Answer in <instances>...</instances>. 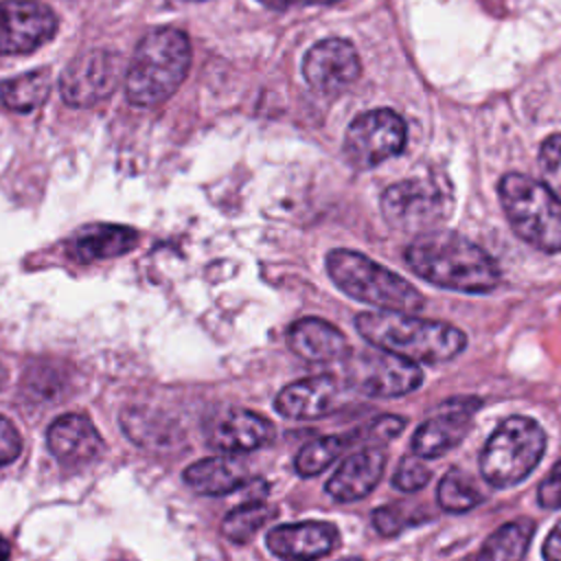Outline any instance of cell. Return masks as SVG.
<instances>
[{"label": "cell", "instance_id": "8fae6325", "mask_svg": "<svg viewBox=\"0 0 561 561\" xmlns=\"http://www.w3.org/2000/svg\"><path fill=\"white\" fill-rule=\"evenodd\" d=\"M57 31V15L37 0L0 2V55H24L46 44Z\"/></svg>", "mask_w": 561, "mask_h": 561}, {"label": "cell", "instance_id": "3957f363", "mask_svg": "<svg viewBox=\"0 0 561 561\" xmlns=\"http://www.w3.org/2000/svg\"><path fill=\"white\" fill-rule=\"evenodd\" d=\"M191 66V42L173 26L147 33L127 66L125 92L129 103L153 107L164 103L184 81Z\"/></svg>", "mask_w": 561, "mask_h": 561}, {"label": "cell", "instance_id": "f35d334b", "mask_svg": "<svg viewBox=\"0 0 561 561\" xmlns=\"http://www.w3.org/2000/svg\"><path fill=\"white\" fill-rule=\"evenodd\" d=\"M458 561H471V557H462V559H458Z\"/></svg>", "mask_w": 561, "mask_h": 561}, {"label": "cell", "instance_id": "277c9868", "mask_svg": "<svg viewBox=\"0 0 561 561\" xmlns=\"http://www.w3.org/2000/svg\"><path fill=\"white\" fill-rule=\"evenodd\" d=\"M329 278L351 298L386 309L412 313L423 309L425 296L392 270L362 252L337 248L327 254Z\"/></svg>", "mask_w": 561, "mask_h": 561}, {"label": "cell", "instance_id": "9c48e42d", "mask_svg": "<svg viewBox=\"0 0 561 561\" xmlns=\"http://www.w3.org/2000/svg\"><path fill=\"white\" fill-rule=\"evenodd\" d=\"M123 79V57L116 50L92 48L77 55L59 77L61 99L72 107H90L107 99Z\"/></svg>", "mask_w": 561, "mask_h": 561}, {"label": "cell", "instance_id": "cb8c5ba5", "mask_svg": "<svg viewBox=\"0 0 561 561\" xmlns=\"http://www.w3.org/2000/svg\"><path fill=\"white\" fill-rule=\"evenodd\" d=\"M351 445H355L351 434H329L305 443L294 458L296 473L302 478L322 473Z\"/></svg>", "mask_w": 561, "mask_h": 561}, {"label": "cell", "instance_id": "4316f807", "mask_svg": "<svg viewBox=\"0 0 561 561\" xmlns=\"http://www.w3.org/2000/svg\"><path fill=\"white\" fill-rule=\"evenodd\" d=\"M432 478L430 467L425 465V458L416 454H408L399 460V467L392 476V486L403 491V493H414L421 491Z\"/></svg>", "mask_w": 561, "mask_h": 561}, {"label": "cell", "instance_id": "603a6c76", "mask_svg": "<svg viewBox=\"0 0 561 561\" xmlns=\"http://www.w3.org/2000/svg\"><path fill=\"white\" fill-rule=\"evenodd\" d=\"M50 92L48 70H31L26 75L0 83V101L13 112H31L39 107Z\"/></svg>", "mask_w": 561, "mask_h": 561}, {"label": "cell", "instance_id": "9a60e30c", "mask_svg": "<svg viewBox=\"0 0 561 561\" xmlns=\"http://www.w3.org/2000/svg\"><path fill=\"white\" fill-rule=\"evenodd\" d=\"M342 399V383L333 375H313L285 386L274 408L285 419L309 421L329 414Z\"/></svg>", "mask_w": 561, "mask_h": 561}, {"label": "cell", "instance_id": "f1b7e54d", "mask_svg": "<svg viewBox=\"0 0 561 561\" xmlns=\"http://www.w3.org/2000/svg\"><path fill=\"white\" fill-rule=\"evenodd\" d=\"M539 167L543 184L561 199V134L548 136L539 147Z\"/></svg>", "mask_w": 561, "mask_h": 561}, {"label": "cell", "instance_id": "ac0fdd59", "mask_svg": "<svg viewBox=\"0 0 561 561\" xmlns=\"http://www.w3.org/2000/svg\"><path fill=\"white\" fill-rule=\"evenodd\" d=\"M287 346L311 364L344 362L351 353L344 333L322 318H300L289 324Z\"/></svg>", "mask_w": 561, "mask_h": 561}, {"label": "cell", "instance_id": "52a82bcc", "mask_svg": "<svg viewBox=\"0 0 561 561\" xmlns=\"http://www.w3.org/2000/svg\"><path fill=\"white\" fill-rule=\"evenodd\" d=\"M451 210V191L440 175L405 178L388 186L381 195L386 221L405 232L434 230Z\"/></svg>", "mask_w": 561, "mask_h": 561}, {"label": "cell", "instance_id": "4dcf8cb0", "mask_svg": "<svg viewBox=\"0 0 561 561\" xmlns=\"http://www.w3.org/2000/svg\"><path fill=\"white\" fill-rule=\"evenodd\" d=\"M537 502L546 511L561 508V460L554 465V469L541 480L537 491Z\"/></svg>", "mask_w": 561, "mask_h": 561}, {"label": "cell", "instance_id": "5b68a950", "mask_svg": "<svg viewBox=\"0 0 561 561\" xmlns=\"http://www.w3.org/2000/svg\"><path fill=\"white\" fill-rule=\"evenodd\" d=\"M497 193L519 239L548 254L561 250V199L543 182L524 173H506Z\"/></svg>", "mask_w": 561, "mask_h": 561}, {"label": "cell", "instance_id": "d4e9b609", "mask_svg": "<svg viewBox=\"0 0 561 561\" xmlns=\"http://www.w3.org/2000/svg\"><path fill=\"white\" fill-rule=\"evenodd\" d=\"M276 515V508L263 500L254 502H243L241 506L232 508L224 522H221V533L226 539L232 543H245L254 537L256 530H261L272 517Z\"/></svg>", "mask_w": 561, "mask_h": 561}, {"label": "cell", "instance_id": "d6a6232c", "mask_svg": "<svg viewBox=\"0 0 561 561\" xmlns=\"http://www.w3.org/2000/svg\"><path fill=\"white\" fill-rule=\"evenodd\" d=\"M543 561H561V522L554 524V528L548 533L543 546H541Z\"/></svg>", "mask_w": 561, "mask_h": 561}, {"label": "cell", "instance_id": "4fadbf2b", "mask_svg": "<svg viewBox=\"0 0 561 561\" xmlns=\"http://www.w3.org/2000/svg\"><path fill=\"white\" fill-rule=\"evenodd\" d=\"M480 408L476 397H456L443 403V408L427 421H423L412 440V454L421 458H438L454 449L469 432L473 412Z\"/></svg>", "mask_w": 561, "mask_h": 561}, {"label": "cell", "instance_id": "8992f818", "mask_svg": "<svg viewBox=\"0 0 561 561\" xmlns=\"http://www.w3.org/2000/svg\"><path fill=\"white\" fill-rule=\"evenodd\" d=\"M546 451V432L522 414L506 416L486 438L480 451V473L497 489H508L526 480Z\"/></svg>", "mask_w": 561, "mask_h": 561}, {"label": "cell", "instance_id": "74e56055", "mask_svg": "<svg viewBox=\"0 0 561 561\" xmlns=\"http://www.w3.org/2000/svg\"><path fill=\"white\" fill-rule=\"evenodd\" d=\"M342 561H362V559H357V557H351V559H342Z\"/></svg>", "mask_w": 561, "mask_h": 561}, {"label": "cell", "instance_id": "d590c367", "mask_svg": "<svg viewBox=\"0 0 561 561\" xmlns=\"http://www.w3.org/2000/svg\"><path fill=\"white\" fill-rule=\"evenodd\" d=\"M7 377H9V375H7V366L0 362V390H2L4 383H7Z\"/></svg>", "mask_w": 561, "mask_h": 561}, {"label": "cell", "instance_id": "484cf974", "mask_svg": "<svg viewBox=\"0 0 561 561\" xmlns=\"http://www.w3.org/2000/svg\"><path fill=\"white\" fill-rule=\"evenodd\" d=\"M436 497H438L440 508L447 513H467L482 502V493L476 486V482L471 480V476L458 467L449 469L440 478Z\"/></svg>", "mask_w": 561, "mask_h": 561}, {"label": "cell", "instance_id": "7a4b0ae2", "mask_svg": "<svg viewBox=\"0 0 561 561\" xmlns=\"http://www.w3.org/2000/svg\"><path fill=\"white\" fill-rule=\"evenodd\" d=\"M355 329L368 344L416 364L449 362L467 346L460 329L403 311H362L355 316Z\"/></svg>", "mask_w": 561, "mask_h": 561}, {"label": "cell", "instance_id": "6da1fadb", "mask_svg": "<svg viewBox=\"0 0 561 561\" xmlns=\"http://www.w3.org/2000/svg\"><path fill=\"white\" fill-rule=\"evenodd\" d=\"M405 263L427 283L454 291L486 294L500 283L493 256L451 230L421 232L405 248Z\"/></svg>", "mask_w": 561, "mask_h": 561}, {"label": "cell", "instance_id": "8d00e7d4", "mask_svg": "<svg viewBox=\"0 0 561 561\" xmlns=\"http://www.w3.org/2000/svg\"><path fill=\"white\" fill-rule=\"evenodd\" d=\"M305 2H311V4H331V2H337V0H305Z\"/></svg>", "mask_w": 561, "mask_h": 561}, {"label": "cell", "instance_id": "e575fe53", "mask_svg": "<svg viewBox=\"0 0 561 561\" xmlns=\"http://www.w3.org/2000/svg\"><path fill=\"white\" fill-rule=\"evenodd\" d=\"M9 554H11V546L4 537H0V561H9Z\"/></svg>", "mask_w": 561, "mask_h": 561}, {"label": "cell", "instance_id": "2e32d148", "mask_svg": "<svg viewBox=\"0 0 561 561\" xmlns=\"http://www.w3.org/2000/svg\"><path fill=\"white\" fill-rule=\"evenodd\" d=\"M274 438V425L270 419L252 410H228L215 419L208 430L210 447L228 454L252 451L267 445Z\"/></svg>", "mask_w": 561, "mask_h": 561}, {"label": "cell", "instance_id": "5bb4252c", "mask_svg": "<svg viewBox=\"0 0 561 561\" xmlns=\"http://www.w3.org/2000/svg\"><path fill=\"white\" fill-rule=\"evenodd\" d=\"M272 554L285 561H316L340 546V533L331 522L280 524L265 537Z\"/></svg>", "mask_w": 561, "mask_h": 561}, {"label": "cell", "instance_id": "ffe728a7", "mask_svg": "<svg viewBox=\"0 0 561 561\" xmlns=\"http://www.w3.org/2000/svg\"><path fill=\"white\" fill-rule=\"evenodd\" d=\"M248 480V465L234 456L202 458L184 471V482L202 495H226L241 489Z\"/></svg>", "mask_w": 561, "mask_h": 561}, {"label": "cell", "instance_id": "7402d4cb", "mask_svg": "<svg viewBox=\"0 0 561 561\" xmlns=\"http://www.w3.org/2000/svg\"><path fill=\"white\" fill-rule=\"evenodd\" d=\"M535 533V522L528 517L506 522L500 526L476 554H469L471 561H522L524 552Z\"/></svg>", "mask_w": 561, "mask_h": 561}, {"label": "cell", "instance_id": "30bf717a", "mask_svg": "<svg viewBox=\"0 0 561 561\" xmlns=\"http://www.w3.org/2000/svg\"><path fill=\"white\" fill-rule=\"evenodd\" d=\"M405 123L392 110H370L353 118L344 136V153L357 169H370L401 153Z\"/></svg>", "mask_w": 561, "mask_h": 561}, {"label": "cell", "instance_id": "836d02e7", "mask_svg": "<svg viewBox=\"0 0 561 561\" xmlns=\"http://www.w3.org/2000/svg\"><path fill=\"white\" fill-rule=\"evenodd\" d=\"M259 2H263V4L270 7V9H285V7H289L294 0H259Z\"/></svg>", "mask_w": 561, "mask_h": 561}, {"label": "cell", "instance_id": "f546056e", "mask_svg": "<svg viewBox=\"0 0 561 561\" xmlns=\"http://www.w3.org/2000/svg\"><path fill=\"white\" fill-rule=\"evenodd\" d=\"M410 524V513H405L399 504H386L373 511V526L383 537H394Z\"/></svg>", "mask_w": 561, "mask_h": 561}, {"label": "cell", "instance_id": "83f0119b", "mask_svg": "<svg viewBox=\"0 0 561 561\" xmlns=\"http://www.w3.org/2000/svg\"><path fill=\"white\" fill-rule=\"evenodd\" d=\"M405 427V421L401 416H394V414H383L375 421H370L368 425L351 432L353 436V443H366V445H377L381 447L383 443L392 440L394 436L401 434V430Z\"/></svg>", "mask_w": 561, "mask_h": 561}, {"label": "cell", "instance_id": "7c38bea8", "mask_svg": "<svg viewBox=\"0 0 561 561\" xmlns=\"http://www.w3.org/2000/svg\"><path fill=\"white\" fill-rule=\"evenodd\" d=\"M362 64L351 42L329 37L313 44L302 61L307 83L322 94H337L359 77Z\"/></svg>", "mask_w": 561, "mask_h": 561}, {"label": "cell", "instance_id": "1f68e13d", "mask_svg": "<svg viewBox=\"0 0 561 561\" xmlns=\"http://www.w3.org/2000/svg\"><path fill=\"white\" fill-rule=\"evenodd\" d=\"M22 451V438L15 430V425L0 416V467L13 462Z\"/></svg>", "mask_w": 561, "mask_h": 561}, {"label": "cell", "instance_id": "ba28073f", "mask_svg": "<svg viewBox=\"0 0 561 561\" xmlns=\"http://www.w3.org/2000/svg\"><path fill=\"white\" fill-rule=\"evenodd\" d=\"M344 375L351 388L368 397H403L416 390L423 381L416 362L373 344L348 353L344 359Z\"/></svg>", "mask_w": 561, "mask_h": 561}, {"label": "cell", "instance_id": "e0dca14e", "mask_svg": "<svg viewBox=\"0 0 561 561\" xmlns=\"http://www.w3.org/2000/svg\"><path fill=\"white\" fill-rule=\"evenodd\" d=\"M386 454L377 445H366L342 460L327 482V493L337 502H353L366 497L381 480Z\"/></svg>", "mask_w": 561, "mask_h": 561}, {"label": "cell", "instance_id": "d6986e66", "mask_svg": "<svg viewBox=\"0 0 561 561\" xmlns=\"http://www.w3.org/2000/svg\"><path fill=\"white\" fill-rule=\"evenodd\" d=\"M48 447L68 467L88 465L103 451V438L85 414H64L48 427Z\"/></svg>", "mask_w": 561, "mask_h": 561}, {"label": "cell", "instance_id": "44dd1931", "mask_svg": "<svg viewBox=\"0 0 561 561\" xmlns=\"http://www.w3.org/2000/svg\"><path fill=\"white\" fill-rule=\"evenodd\" d=\"M138 243V232L127 226L99 224L83 228L70 243L68 252L77 261L110 259L129 252Z\"/></svg>", "mask_w": 561, "mask_h": 561}]
</instances>
